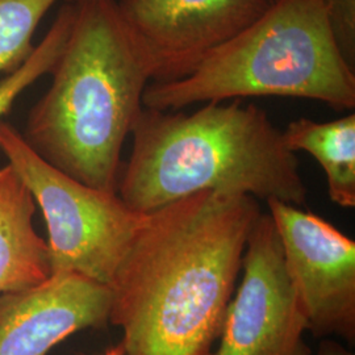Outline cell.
I'll return each mask as SVG.
<instances>
[{
  "label": "cell",
  "instance_id": "1",
  "mask_svg": "<svg viewBox=\"0 0 355 355\" xmlns=\"http://www.w3.org/2000/svg\"><path fill=\"white\" fill-rule=\"evenodd\" d=\"M261 214L253 196L217 191L145 214L110 286L124 355H212Z\"/></svg>",
  "mask_w": 355,
  "mask_h": 355
},
{
  "label": "cell",
  "instance_id": "2",
  "mask_svg": "<svg viewBox=\"0 0 355 355\" xmlns=\"http://www.w3.org/2000/svg\"><path fill=\"white\" fill-rule=\"evenodd\" d=\"M74 20L29 111L26 144L89 187L117 192L121 152L142 112L152 76L116 0H74Z\"/></svg>",
  "mask_w": 355,
  "mask_h": 355
},
{
  "label": "cell",
  "instance_id": "3",
  "mask_svg": "<svg viewBox=\"0 0 355 355\" xmlns=\"http://www.w3.org/2000/svg\"><path fill=\"white\" fill-rule=\"evenodd\" d=\"M130 135L117 195L139 214L202 191L306 203L296 153L254 103H203L191 114L144 107Z\"/></svg>",
  "mask_w": 355,
  "mask_h": 355
},
{
  "label": "cell",
  "instance_id": "4",
  "mask_svg": "<svg viewBox=\"0 0 355 355\" xmlns=\"http://www.w3.org/2000/svg\"><path fill=\"white\" fill-rule=\"evenodd\" d=\"M286 96L354 111L355 71L338 49L325 0H275L255 23L211 51L190 76L150 82L145 108Z\"/></svg>",
  "mask_w": 355,
  "mask_h": 355
},
{
  "label": "cell",
  "instance_id": "5",
  "mask_svg": "<svg viewBox=\"0 0 355 355\" xmlns=\"http://www.w3.org/2000/svg\"><path fill=\"white\" fill-rule=\"evenodd\" d=\"M0 152L42 211L51 275L74 272L110 287L145 214L130 209L117 192L89 187L48 164L3 121Z\"/></svg>",
  "mask_w": 355,
  "mask_h": 355
},
{
  "label": "cell",
  "instance_id": "6",
  "mask_svg": "<svg viewBox=\"0 0 355 355\" xmlns=\"http://www.w3.org/2000/svg\"><path fill=\"white\" fill-rule=\"evenodd\" d=\"M241 270L212 355H311L304 341L308 324L268 214H261L254 224Z\"/></svg>",
  "mask_w": 355,
  "mask_h": 355
},
{
  "label": "cell",
  "instance_id": "7",
  "mask_svg": "<svg viewBox=\"0 0 355 355\" xmlns=\"http://www.w3.org/2000/svg\"><path fill=\"white\" fill-rule=\"evenodd\" d=\"M284 263L315 337L355 341V242L322 217L266 200Z\"/></svg>",
  "mask_w": 355,
  "mask_h": 355
},
{
  "label": "cell",
  "instance_id": "8",
  "mask_svg": "<svg viewBox=\"0 0 355 355\" xmlns=\"http://www.w3.org/2000/svg\"><path fill=\"white\" fill-rule=\"evenodd\" d=\"M275 0H120L152 82L190 76L205 57L255 23Z\"/></svg>",
  "mask_w": 355,
  "mask_h": 355
},
{
  "label": "cell",
  "instance_id": "9",
  "mask_svg": "<svg viewBox=\"0 0 355 355\" xmlns=\"http://www.w3.org/2000/svg\"><path fill=\"white\" fill-rule=\"evenodd\" d=\"M111 290L74 272L0 295V355H46L76 331L110 324Z\"/></svg>",
  "mask_w": 355,
  "mask_h": 355
},
{
  "label": "cell",
  "instance_id": "10",
  "mask_svg": "<svg viewBox=\"0 0 355 355\" xmlns=\"http://www.w3.org/2000/svg\"><path fill=\"white\" fill-rule=\"evenodd\" d=\"M36 203L24 182L7 165L0 168V295L23 291L49 279L48 243L38 236Z\"/></svg>",
  "mask_w": 355,
  "mask_h": 355
},
{
  "label": "cell",
  "instance_id": "11",
  "mask_svg": "<svg viewBox=\"0 0 355 355\" xmlns=\"http://www.w3.org/2000/svg\"><path fill=\"white\" fill-rule=\"evenodd\" d=\"M282 133L291 152L308 153L321 165L331 202L354 208V112L325 123L302 117L291 121Z\"/></svg>",
  "mask_w": 355,
  "mask_h": 355
},
{
  "label": "cell",
  "instance_id": "12",
  "mask_svg": "<svg viewBox=\"0 0 355 355\" xmlns=\"http://www.w3.org/2000/svg\"><path fill=\"white\" fill-rule=\"evenodd\" d=\"M74 20V3L64 1L46 35L35 46L26 62L0 80V119L10 112L16 99L29 86L49 74L62 53Z\"/></svg>",
  "mask_w": 355,
  "mask_h": 355
},
{
  "label": "cell",
  "instance_id": "13",
  "mask_svg": "<svg viewBox=\"0 0 355 355\" xmlns=\"http://www.w3.org/2000/svg\"><path fill=\"white\" fill-rule=\"evenodd\" d=\"M61 0H0V73H12L35 49L40 23ZM74 1V0H62Z\"/></svg>",
  "mask_w": 355,
  "mask_h": 355
},
{
  "label": "cell",
  "instance_id": "14",
  "mask_svg": "<svg viewBox=\"0 0 355 355\" xmlns=\"http://www.w3.org/2000/svg\"><path fill=\"white\" fill-rule=\"evenodd\" d=\"M325 6L334 41L355 69V0H325Z\"/></svg>",
  "mask_w": 355,
  "mask_h": 355
},
{
  "label": "cell",
  "instance_id": "15",
  "mask_svg": "<svg viewBox=\"0 0 355 355\" xmlns=\"http://www.w3.org/2000/svg\"><path fill=\"white\" fill-rule=\"evenodd\" d=\"M318 355H354L350 353L343 345H340L336 341H324L320 345Z\"/></svg>",
  "mask_w": 355,
  "mask_h": 355
},
{
  "label": "cell",
  "instance_id": "16",
  "mask_svg": "<svg viewBox=\"0 0 355 355\" xmlns=\"http://www.w3.org/2000/svg\"><path fill=\"white\" fill-rule=\"evenodd\" d=\"M103 355H124V347L121 343L116 345L114 347H111L110 350H107Z\"/></svg>",
  "mask_w": 355,
  "mask_h": 355
}]
</instances>
